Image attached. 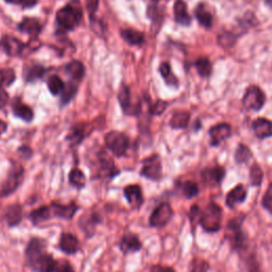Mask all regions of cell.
I'll return each instance as SVG.
<instances>
[{
	"label": "cell",
	"instance_id": "6da1fadb",
	"mask_svg": "<svg viewBox=\"0 0 272 272\" xmlns=\"http://www.w3.org/2000/svg\"><path fill=\"white\" fill-rule=\"evenodd\" d=\"M47 243L42 238L30 239L26 248V262L34 272H54L56 262L53 256L46 252Z\"/></svg>",
	"mask_w": 272,
	"mask_h": 272
},
{
	"label": "cell",
	"instance_id": "7a4b0ae2",
	"mask_svg": "<svg viewBox=\"0 0 272 272\" xmlns=\"http://www.w3.org/2000/svg\"><path fill=\"white\" fill-rule=\"evenodd\" d=\"M83 12L79 0H72L56 12V25L60 31L67 32L75 29L82 21Z\"/></svg>",
	"mask_w": 272,
	"mask_h": 272
},
{
	"label": "cell",
	"instance_id": "3957f363",
	"mask_svg": "<svg viewBox=\"0 0 272 272\" xmlns=\"http://www.w3.org/2000/svg\"><path fill=\"white\" fill-rule=\"evenodd\" d=\"M222 210L216 203H209L199 218L202 228L207 232H217L221 228Z\"/></svg>",
	"mask_w": 272,
	"mask_h": 272
},
{
	"label": "cell",
	"instance_id": "277c9868",
	"mask_svg": "<svg viewBox=\"0 0 272 272\" xmlns=\"http://www.w3.org/2000/svg\"><path fill=\"white\" fill-rule=\"evenodd\" d=\"M105 145L115 157L122 158L127 153L130 146V140L123 132L111 131L105 135Z\"/></svg>",
	"mask_w": 272,
	"mask_h": 272
},
{
	"label": "cell",
	"instance_id": "5b68a950",
	"mask_svg": "<svg viewBox=\"0 0 272 272\" xmlns=\"http://www.w3.org/2000/svg\"><path fill=\"white\" fill-rule=\"evenodd\" d=\"M25 178V169L23 166L15 164L12 166L5 183L0 190V197H7L13 193L23 183Z\"/></svg>",
	"mask_w": 272,
	"mask_h": 272
},
{
	"label": "cell",
	"instance_id": "8992f818",
	"mask_svg": "<svg viewBox=\"0 0 272 272\" xmlns=\"http://www.w3.org/2000/svg\"><path fill=\"white\" fill-rule=\"evenodd\" d=\"M243 103L245 108L252 111H260L265 104V95L258 86H250L244 96Z\"/></svg>",
	"mask_w": 272,
	"mask_h": 272
},
{
	"label": "cell",
	"instance_id": "52a82bcc",
	"mask_svg": "<svg viewBox=\"0 0 272 272\" xmlns=\"http://www.w3.org/2000/svg\"><path fill=\"white\" fill-rule=\"evenodd\" d=\"M173 216V210L168 203L160 204L151 214L149 222L153 228H162V226L167 224Z\"/></svg>",
	"mask_w": 272,
	"mask_h": 272
},
{
	"label": "cell",
	"instance_id": "ba28073f",
	"mask_svg": "<svg viewBox=\"0 0 272 272\" xmlns=\"http://www.w3.org/2000/svg\"><path fill=\"white\" fill-rule=\"evenodd\" d=\"M141 174L149 180H160L162 176V162L159 156H152L145 159L143 162Z\"/></svg>",
	"mask_w": 272,
	"mask_h": 272
},
{
	"label": "cell",
	"instance_id": "9c48e42d",
	"mask_svg": "<svg viewBox=\"0 0 272 272\" xmlns=\"http://www.w3.org/2000/svg\"><path fill=\"white\" fill-rule=\"evenodd\" d=\"M118 101L120 107H122L124 113L128 116H132V115H138L141 110L142 107L141 104H132L131 103V94H130V89L127 85L123 84L120 86V89L118 92Z\"/></svg>",
	"mask_w": 272,
	"mask_h": 272
},
{
	"label": "cell",
	"instance_id": "30bf717a",
	"mask_svg": "<svg viewBox=\"0 0 272 272\" xmlns=\"http://www.w3.org/2000/svg\"><path fill=\"white\" fill-rule=\"evenodd\" d=\"M124 196L133 209H139L144 203V196L141 186L128 185L124 188Z\"/></svg>",
	"mask_w": 272,
	"mask_h": 272
},
{
	"label": "cell",
	"instance_id": "8fae6325",
	"mask_svg": "<svg viewBox=\"0 0 272 272\" xmlns=\"http://www.w3.org/2000/svg\"><path fill=\"white\" fill-rule=\"evenodd\" d=\"M0 46L10 56L21 55L25 49V45L18 38L12 35H5L0 41Z\"/></svg>",
	"mask_w": 272,
	"mask_h": 272
},
{
	"label": "cell",
	"instance_id": "7c38bea8",
	"mask_svg": "<svg viewBox=\"0 0 272 272\" xmlns=\"http://www.w3.org/2000/svg\"><path fill=\"white\" fill-rule=\"evenodd\" d=\"M59 248L61 249L62 252L68 255H72V254L79 252L81 245H80L79 239L74 235L70 233H63L61 235V238H60Z\"/></svg>",
	"mask_w": 272,
	"mask_h": 272
},
{
	"label": "cell",
	"instance_id": "4fadbf2b",
	"mask_svg": "<svg viewBox=\"0 0 272 272\" xmlns=\"http://www.w3.org/2000/svg\"><path fill=\"white\" fill-rule=\"evenodd\" d=\"M12 112L15 117L21 118L25 123H31L34 118L33 110L25 104L20 98H15L12 102Z\"/></svg>",
	"mask_w": 272,
	"mask_h": 272
},
{
	"label": "cell",
	"instance_id": "5bb4252c",
	"mask_svg": "<svg viewBox=\"0 0 272 272\" xmlns=\"http://www.w3.org/2000/svg\"><path fill=\"white\" fill-rule=\"evenodd\" d=\"M50 206L52 209L53 216L59 217V218L67 219V220L72 219L73 216L77 214V211L80 208L79 205L74 202H71L67 205H63V204H60V203H52Z\"/></svg>",
	"mask_w": 272,
	"mask_h": 272
},
{
	"label": "cell",
	"instance_id": "9a60e30c",
	"mask_svg": "<svg viewBox=\"0 0 272 272\" xmlns=\"http://www.w3.org/2000/svg\"><path fill=\"white\" fill-rule=\"evenodd\" d=\"M119 248L124 254L135 253L142 249V243L140 238L133 233H128L120 239Z\"/></svg>",
	"mask_w": 272,
	"mask_h": 272
},
{
	"label": "cell",
	"instance_id": "2e32d148",
	"mask_svg": "<svg viewBox=\"0 0 272 272\" xmlns=\"http://www.w3.org/2000/svg\"><path fill=\"white\" fill-rule=\"evenodd\" d=\"M231 127L228 124H219L209 130L211 145L218 146L221 142L231 136Z\"/></svg>",
	"mask_w": 272,
	"mask_h": 272
},
{
	"label": "cell",
	"instance_id": "e0dca14e",
	"mask_svg": "<svg viewBox=\"0 0 272 272\" xmlns=\"http://www.w3.org/2000/svg\"><path fill=\"white\" fill-rule=\"evenodd\" d=\"M18 30L23 33H27L36 37L42 31V25L38 20L33 17H25L18 25Z\"/></svg>",
	"mask_w": 272,
	"mask_h": 272
},
{
	"label": "cell",
	"instance_id": "ac0fdd59",
	"mask_svg": "<svg viewBox=\"0 0 272 272\" xmlns=\"http://www.w3.org/2000/svg\"><path fill=\"white\" fill-rule=\"evenodd\" d=\"M5 220L9 226H16L23 220V207L20 204H11L6 208Z\"/></svg>",
	"mask_w": 272,
	"mask_h": 272
},
{
	"label": "cell",
	"instance_id": "d6986e66",
	"mask_svg": "<svg viewBox=\"0 0 272 272\" xmlns=\"http://www.w3.org/2000/svg\"><path fill=\"white\" fill-rule=\"evenodd\" d=\"M253 131L259 139L264 140L272 136V122L266 118H259L253 123Z\"/></svg>",
	"mask_w": 272,
	"mask_h": 272
},
{
	"label": "cell",
	"instance_id": "ffe728a7",
	"mask_svg": "<svg viewBox=\"0 0 272 272\" xmlns=\"http://www.w3.org/2000/svg\"><path fill=\"white\" fill-rule=\"evenodd\" d=\"M173 12L177 24L181 26H188L190 24L191 18L187 12L186 4L183 2V0H177L173 7Z\"/></svg>",
	"mask_w": 272,
	"mask_h": 272
},
{
	"label": "cell",
	"instance_id": "44dd1931",
	"mask_svg": "<svg viewBox=\"0 0 272 272\" xmlns=\"http://www.w3.org/2000/svg\"><path fill=\"white\" fill-rule=\"evenodd\" d=\"M89 127L85 124H78L71 128L67 140L72 143V145H79L83 142V140L88 135ZM90 133V132H89Z\"/></svg>",
	"mask_w": 272,
	"mask_h": 272
},
{
	"label": "cell",
	"instance_id": "7402d4cb",
	"mask_svg": "<svg viewBox=\"0 0 272 272\" xmlns=\"http://www.w3.org/2000/svg\"><path fill=\"white\" fill-rule=\"evenodd\" d=\"M52 216H53V213H52L51 206H41L32 210L31 213L29 214V218L31 219L32 223L35 225L49 220Z\"/></svg>",
	"mask_w": 272,
	"mask_h": 272
},
{
	"label": "cell",
	"instance_id": "603a6c76",
	"mask_svg": "<svg viewBox=\"0 0 272 272\" xmlns=\"http://www.w3.org/2000/svg\"><path fill=\"white\" fill-rule=\"evenodd\" d=\"M247 197V190L243 185H238L233 188L226 196V205L234 207L235 205L243 203Z\"/></svg>",
	"mask_w": 272,
	"mask_h": 272
},
{
	"label": "cell",
	"instance_id": "cb8c5ba5",
	"mask_svg": "<svg viewBox=\"0 0 272 272\" xmlns=\"http://www.w3.org/2000/svg\"><path fill=\"white\" fill-rule=\"evenodd\" d=\"M66 72L74 81H81L85 74V68L82 62L71 61L65 66Z\"/></svg>",
	"mask_w": 272,
	"mask_h": 272
},
{
	"label": "cell",
	"instance_id": "d4e9b609",
	"mask_svg": "<svg viewBox=\"0 0 272 272\" xmlns=\"http://www.w3.org/2000/svg\"><path fill=\"white\" fill-rule=\"evenodd\" d=\"M122 37L130 45H142L145 42V36L142 32L136 31L134 29L122 30Z\"/></svg>",
	"mask_w": 272,
	"mask_h": 272
},
{
	"label": "cell",
	"instance_id": "484cf974",
	"mask_svg": "<svg viewBox=\"0 0 272 272\" xmlns=\"http://www.w3.org/2000/svg\"><path fill=\"white\" fill-rule=\"evenodd\" d=\"M189 113L184 112V111H180L173 114L170 120V126L173 129H184L187 127L189 123Z\"/></svg>",
	"mask_w": 272,
	"mask_h": 272
},
{
	"label": "cell",
	"instance_id": "4316f807",
	"mask_svg": "<svg viewBox=\"0 0 272 272\" xmlns=\"http://www.w3.org/2000/svg\"><path fill=\"white\" fill-rule=\"evenodd\" d=\"M68 180H69V183L78 189H81L85 186L86 184V177L83 173L82 170L78 169V168H73L68 176Z\"/></svg>",
	"mask_w": 272,
	"mask_h": 272
},
{
	"label": "cell",
	"instance_id": "83f0119b",
	"mask_svg": "<svg viewBox=\"0 0 272 272\" xmlns=\"http://www.w3.org/2000/svg\"><path fill=\"white\" fill-rule=\"evenodd\" d=\"M196 17H197L198 22L205 28H209L213 23V17L211 14L206 10V8L203 5H199L195 10Z\"/></svg>",
	"mask_w": 272,
	"mask_h": 272
},
{
	"label": "cell",
	"instance_id": "f1b7e54d",
	"mask_svg": "<svg viewBox=\"0 0 272 272\" xmlns=\"http://www.w3.org/2000/svg\"><path fill=\"white\" fill-rule=\"evenodd\" d=\"M225 170L222 167H215L207 169L203 172V178L210 183H220L224 178Z\"/></svg>",
	"mask_w": 272,
	"mask_h": 272
},
{
	"label": "cell",
	"instance_id": "f546056e",
	"mask_svg": "<svg viewBox=\"0 0 272 272\" xmlns=\"http://www.w3.org/2000/svg\"><path fill=\"white\" fill-rule=\"evenodd\" d=\"M64 87L65 83L61 78L57 77V75H51V77L48 79V88L53 96L61 95Z\"/></svg>",
	"mask_w": 272,
	"mask_h": 272
},
{
	"label": "cell",
	"instance_id": "4dcf8cb0",
	"mask_svg": "<svg viewBox=\"0 0 272 272\" xmlns=\"http://www.w3.org/2000/svg\"><path fill=\"white\" fill-rule=\"evenodd\" d=\"M77 92H78L77 84H74L72 82H68L67 84H65V87H64L63 92L61 94L62 95V97H61L62 105L68 104L73 99V97L75 96V94H77Z\"/></svg>",
	"mask_w": 272,
	"mask_h": 272
},
{
	"label": "cell",
	"instance_id": "1f68e13d",
	"mask_svg": "<svg viewBox=\"0 0 272 272\" xmlns=\"http://www.w3.org/2000/svg\"><path fill=\"white\" fill-rule=\"evenodd\" d=\"M160 72L162 74V77L164 78V80L166 81V83H167L168 85H172V86L178 85V80H177V78L174 77V75L172 74L170 65L168 63L165 62V63L161 64Z\"/></svg>",
	"mask_w": 272,
	"mask_h": 272
},
{
	"label": "cell",
	"instance_id": "d6a6232c",
	"mask_svg": "<svg viewBox=\"0 0 272 272\" xmlns=\"http://www.w3.org/2000/svg\"><path fill=\"white\" fill-rule=\"evenodd\" d=\"M46 72V69H45L43 66L35 65L30 67L28 71L26 72V80L28 82H34L41 78H43V75Z\"/></svg>",
	"mask_w": 272,
	"mask_h": 272
},
{
	"label": "cell",
	"instance_id": "836d02e7",
	"mask_svg": "<svg viewBox=\"0 0 272 272\" xmlns=\"http://www.w3.org/2000/svg\"><path fill=\"white\" fill-rule=\"evenodd\" d=\"M15 81V71L12 68L0 69V87L10 86Z\"/></svg>",
	"mask_w": 272,
	"mask_h": 272
},
{
	"label": "cell",
	"instance_id": "e575fe53",
	"mask_svg": "<svg viewBox=\"0 0 272 272\" xmlns=\"http://www.w3.org/2000/svg\"><path fill=\"white\" fill-rule=\"evenodd\" d=\"M252 157V153L251 151L248 147L244 146V145H239L236 152H235V160L237 163L239 164H243V163H246L248 162Z\"/></svg>",
	"mask_w": 272,
	"mask_h": 272
},
{
	"label": "cell",
	"instance_id": "d590c367",
	"mask_svg": "<svg viewBox=\"0 0 272 272\" xmlns=\"http://www.w3.org/2000/svg\"><path fill=\"white\" fill-rule=\"evenodd\" d=\"M182 192L184 195V197L187 199H192L196 196H198L199 193V187L198 185L191 182V181H187L182 185Z\"/></svg>",
	"mask_w": 272,
	"mask_h": 272
},
{
	"label": "cell",
	"instance_id": "8d00e7d4",
	"mask_svg": "<svg viewBox=\"0 0 272 272\" xmlns=\"http://www.w3.org/2000/svg\"><path fill=\"white\" fill-rule=\"evenodd\" d=\"M196 67H197V70L200 75L202 77H208L211 71V66L208 61L207 57H200L198 59V61L196 62Z\"/></svg>",
	"mask_w": 272,
	"mask_h": 272
},
{
	"label": "cell",
	"instance_id": "74e56055",
	"mask_svg": "<svg viewBox=\"0 0 272 272\" xmlns=\"http://www.w3.org/2000/svg\"><path fill=\"white\" fill-rule=\"evenodd\" d=\"M263 171L262 169L259 167L258 165H253L251 171H250V181H251V184L253 186H259L261 185L262 181H263Z\"/></svg>",
	"mask_w": 272,
	"mask_h": 272
},
{
	"label": "cell",
	"instance_id": "f35d334b",
	"mask_svg": "<svg viewBox=\"0 0 272 272\" xmlns=\"http://www.w3.org/2000/svg\"><path fill=\"white\" fill-rule=\"evenodd\" d=\"M168 103L166 101H163V100H158L152 107L150 108V113L151 115H154V116H160L164 113V111L166 110V108H167Z\"/></svg>",
	"mask_w": 272,
	"mask_h": 272
},
{
	"label": "cell",
	"instance_id": "ab89813d",
	"mask_svg": "<svg viewBox=\"0 0 272 272\" xmlns=\"http://www.w3.org/2000/svg\"><path fill=\"white\" fill-rule=\"evenodd\" d=\"M207 270H208V264L205 261L195 260L190 272H206Z\"/></svg>",
	"mask_w": 272,
	"mask_h": 272
},
{
	"label": "cell",
	"instance_id": "60d3db41",
	"mask_svg": "<svg viewBox=\"0 0 272 272\" xmlns=\"http://www.w3.org/2000/svg\"><path fill=\"white\" fill-rule=\"evenodd\" d=\"M54 272H74L72 266L67 261H59L56 262Z\"/></svg>",
	"mask_w": 272,
	"mask_h": 272
},
{
	"label": "cell",
	"instance_id": "b9f144b4",
	"mask_svg": "<svg viewBox=\"0 0 272 272\" xmlns=\"http://www.w3.org/2000/svg\"><path fill=\"white\" fill-rule=\"evenodd\" d=\"M86 9L90 15V18H94V15L98 9L99 6V0H85Z\"/></svg>",
	"mask_w": 272,
	"mask_h": 272
},
{
	"label": "cell",
	"instance_id": "7bdbcfd3",
	"mask_svg": "<svg viewBox=\"0 0 272 272\" xmlns=\"http://www.w3.org/2000/svg\"><path fill=\"white\" fill-rule=\"evenodd\" d=\"M263 205L272 211V183L269 185L267 191H266V195L264 196L263 198Z\"/></svg>",
	"mask_w": 272,
	"mask_h": 272
},
{
	"label": "cell",
	"instance_id": "ee69618b",
	"mask_svg": "<svg viewBox=\"0 0 272 272\" xmlns=\"http://www.w3.org/2000/svg\"><path fill=\"white\" fill-rule=\"evenodd\" d=\"M9 94L7 93V90L4 87H0V110H3L6 108V105L9 102Z\"/></svg>",
	"mask_w": 272,
	"mask_h": 272
},
{
	"label": "cell",
	"instance_id": "f6af8a7d",
	"mask_svg": "<svg viewBox=\"0 0 272 272\" xmlns=\"http://www.w3.org/2000/svg\"><path fill=\"white\" fill-rule=\"evenodd\" d=\"M18 154L23 158V159H31V157L33 156V151L31 148H29L27 146H22L20 149H18Z\"/></svg>",
	"mask_w": 272,
	"mask_h": 272
},
{
	"label": "cell",
	"instance_id": "bcb514c9",
	"mask_svg": "<svg viewBox=\"0 0 272 272\" xmlns=\"http://www.w3.org/2000/svg\"><path fill=\"white\" fill-rule=\"evenodd\" d=\"M151 272H176L170 267H162V266H154L151 269Z\"/></svg>",
	"mask_w": 272,
	"mask_h": 272
},
{
	"label": "cell",
	"instance_id": "7dc6e473",
	"mask_svg": "<svg viewBox=\"0 0 272 272\" xmlns=\"http://www.w3.org/2000/svg\"><path fill=\"white\" fill-rule=\"evenodd\" d=\"M38 0H23L22 6L24 9H28V8H32L37 4Z\"/></svg>",
	"mask_w": 272,
	"mask_h": 272
},
{
	"label": "cell",
	"instance_id": "c3c4849f",
	"mask_svg": "<svg viewBox=\"0 0 272 272\" xmlns=\"http://www.w3.org/2000/svg\"><path fill=\"white\" fill-rule=\"evenodd\" d=\"M7 130H8V124L0 119V136L4 135L7 132Z\"/></svg>",
	"mask_w": 272,
	"mask_h": 272
},
{
	"label": "cell",
	"instance_id": "681fc988",
	"mask_svg": "<svg viewBox=\"0 0 272 272\" xmlns=\"http://www.w3.org/2000/svg\"><path fill=\"white\" fill-rule=\"evenodd\" d=\"M8 4H13V5H22L23 0H6Z\"/></svg>",
	"mask_w": 272,
	"mask_h": 272
},
{
	"label": "cell",
	"instance_id": "f907efd6",
	"mask_svg": "<svg viewBox=\"0 0 272 272\" xmlns=\"http://www.w3.org/2000/svg\"><path fill=\"white\" fill-rule=\"evenodd\" d=\"M153 2H159V0H153Z\"/></svg>",
	"mask_w": 272,
	"mask_h": 272
}]
</instances>
